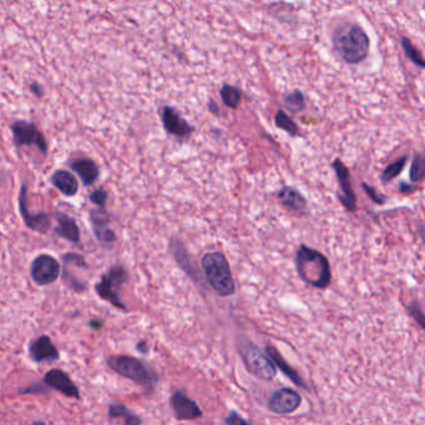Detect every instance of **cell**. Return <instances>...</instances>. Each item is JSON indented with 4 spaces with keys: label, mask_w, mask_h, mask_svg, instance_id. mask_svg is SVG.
<instances>
[{
    "label": "cell",
    "mask_w": 425,
    "mask_h": 425,
    "mask_svg": "<svg viewBox=\"0 0 425 425\" xmlns=\"http://www.w3.org/2000/svg\"><path fill=\"white\" fill-rule=\"evenodd\" d=\"M369 38L359 25L342 24L333 34V46L338 57L348 64H359L368 57Z\"/></svg>",
    "instance_id": "cell-1"
},
{
    "label": "cell",
    "mask_w": 425,
    "mask_h": 425,
    "mask_svg": "<svg viewBox=\"0 0 425 425\" xmlns=\"http://www.w3.org/2000/svg\"><path fill=\"white\" fill-rule=\"evenodd\" d=\"M14 141L18 146L23 145H35L43 153L48 151L46 139L33 124H29L27 121H17L12 125Z\"/></svg>",
    "instance_id": "cell-9"
},
{
    "label": "cell",
    "mask_w": 425,
    "mask_h": 425,
    "mask_svg": "<svg viewBox=\"0 0 425 425\" xmlns=\"http://www.w3.org/2000/svg\"><path fill=\"white\" fill-rule=\"evenodd\" d=\"M53 186L65 195V196H75L79 190V182L71 172L65 170H57L51 175Z\"/></svg>",
    "instance_id": "cell-18"
},
{
    "label": "cell",
    "mask_w": 425,
    "mask_h": 425,
    "mask_svg": "<svg viewBox=\"0 0 425 425\" xmlns=\"http://www.w3.org/2000/svg\"><path fill=\"white\" fill-rule=\"evenodd\" d=\"M137 351H141V353H148V346H146V342H140L137 344Z\"/></svg>",
    "instance_id": "cell-33"
},
{
    "label": "cell",
    "mask_w": 425,
    "mask_h": 425,
    "mask_svg": "<svg viewBox=\"0 0 425 425\" xmlns=\"http://www.w3.org/2000/svg\"><path fill=\"white\" fill-rule=\"evenodd\" d=\"M57 226L54 228V232L69 242L79 244L80 230L74 218L64 212H57Z\"/></svg>",
    "instance_id": "cell-17"
},
{
    "label": "cell",
    "mask_w": 425,
    "mask_h": 425,
    "mask_svg": "<svg viewBox=\"0 0 425 425\" xmlns=\"http://www.w3.org/2000/svg\"><path fill=\"white\" fill-rule=\"evenodd\" d=\"M295 268L300 279L316 288H327L330 284L332 271L327 257L306 244H300L297 251Z\"/></svg>",
    "instance_id": "cell-2"
},
{
    "label": "cell",
    "mask_w": 425,
    "mask_h": 425,
    "mask_svg": "<svg viewBox=\"0 0 425 425\" xmlns=\"http://www.w3.org/2000/svg\"><path fill=\"white\" fill-rule=\"evenodd\" d=\"M221 97L227 106L236 109L241 100V92L233 86L225 85L221 89Z\"/></svg>",
    "instance_id": "cell-27"
},
{
    "label": "cell",
    "mask_w": 425,
    "mask_h": 425,
    "mask_svg": "<svg viewBox=\"0 0 425 425\" xmlns=\"http://www.w3.org/2000/svg\"><path fill=\"white\" fill-rule=\"evenodd\" d=\"M108 193L104 188H97L89 195V200L99 207H105L106 201H108Z\"/></svg>",
    "instance_id": "cell-29"
},
{
    "label": "cell",
    "mask_w": 425,
    "mask_h": 425,
    "mask_svg": "<svg viewBox=\"0 0 425 425\" xmlns=\"http://www.w3.org/2000/svg\"><path fill=\"white\" fill-rule=\"evenodd\" d=\"M302 397L298 391L292 388H279L273 393L268 400V409L274 414L286 415L293 413L300 408Z\"/></svg>",
    "instance_id": "cell-8"
},
{
    "label": "cell",
    "mask_w": 425,
    "mask_h": 425,
    "mask_svg": "<svg viewBox=\"0 0 425 425\" xmlns=\"http://www.w3.org/2000/svg\"><path fill=\"white\" fill-rule=\"evenodd\" d=\"M44 383L46 386L51 389L63 393L64 396L69 398H75L79 399L80 391L78 386H75L74 382L69 377L65 372L60 369H51L46 375H44Z\"/></svg>",
    "instance_id": "cell-15"
},
{
    "label": "cell",
    "mask_w": 425,
    "mask_h": 425,
    "mask_svg": "<svg viewBox=\"0 0 425 425\" xmlns=\"http://www.w3.org/2000/svg\"><path fill=\"white\" fill-rule=\"evenodd\" d=\"M410 316L417 321V323L419 324L421 328L425 329V313L420 309L419 306L417 303H413L408 307Z\"/></svg>",
    "instance_id": "cell-31"
},
{
    "label": "cell",
    "mask_w": 425,
    "mask_h": 425,
    "mask_svg": "<svg viewBox=\"0 0 425 425\" xmlns=\"http://www.w3.org/2000/svg\"><path fill=\"white\" fill-rule=\"evenodd\" d=\"M284 105L292 113H300L305 109V97L300 91H293L284 99Z\"/></svg>",
    "instance_id": "cell-28"
},
{
    "label": "cell",
    "mask_w": 425,
    "mask_h": 425,
    "mask_svg": "<svg viewBox=\"0 0 425 425\" xmlns=\"http://www.w3.org/2000/svg\"><path fill=\"white\" fill-rule=\"evenodd\" d=\"M400 193H408L410 190H413V186H408V185H405V183H400Z\"/></svg>",
    "instance_id": "cell-34"
},
{
    "label": "cell",
    "mask_w": 425,
    "mask_h": 425,
    "mask_svg": "<svg viewBox=\"0 0 425 425\" xmlns=\"http://www.w3.org/2000/svg\"><path fill=\"white\" fill-rule=\"evenodd\" d=\"M425 179V156L417 153L414 156L412 167H410V180L414 183L423 181Z\"/></svg>",
    "instance_id": "cell-24"
},
{
    "label": "cell",
    "mask_w": 425,
    "mask_h": 425,
    "mask_svg": "<svg viewBox=\"0 0 425 425\" xmlns=\"http://www.w3.org/2000/svg\"><path fill=\"white\" fill-rule=\"evenodd\" d=\"M266 353L270 357L272 358L274 364L277 365L278 368L284 372V375H287L289 379L295 383V386H300V388H305V389H308V386H306L305 380L300 378V375L295 372V369L292 368V367H289L288 363L284 361L282 356H281V353H279L274 347L267 346Z\"/></svg>",
    "instance_id": "cell-21"
},
{
    "label": "cell",
    "mask_w": 425,
    "mask_h": 425,
    "mask_svg": "<svg viewBox=\"0 0 425 425\" xmlns=\"http://www.w3.org/2000/svg\"><path fill=\"white\" fill-rule=\"evenodd\" d=\"M201 267L211 288L221 297H230L236 291L230 263L222 252H211L201 258Z\"/></svg>",
    "instance_id": "cell-3"
},
{
    "label": "cell",
    "mask_w": 425,
    "mask_h": 425,
    "mask_svg": "<svg viewBox=\"0 0 425 425\" xmlns=\"http://www.w3.org/2000/svg\"><path fill=\"white\" fill-rule=\"evenodd\" d=\"M226 424H246L247 420L244 419L241 415H238L236 412H231V414L225 419Z\"/></svg>",
    "instance_id": "cell-32"
},
{
    "label": "cell",
    "mask_w": 425,
    "mask_h": 425,
    "mask_svg": "<svg viewBox=\"0 0 425 425\" xmlns=\"http://www.w3.org/2000/svg\"><path fill=\"white\" fill-rule=\"evenodd\" d=\"M278 200L282 202L284 206L288 207L289 210L295 211V212H300V214L306 211L307 200L295 188L284 186L278 193Z\"/></svg>",
    "instance_id": "cell-20"
},
{
    "label": "cell",
    "mask_w": 425,
    "mask_h": 425,
    "mask_svg": "<svg viewBox=\"0 0 425 425\" xmlns=\"http://www.w3.org/2000/svg\"><path fill=\"white\" fill-rule=\"evenodd\" d=\"M127 279H129V274L125 268L120 265H115L95 284L97 295L102 300H108L116 308L125 311V305L120 300L118 289L125 284Z\"/></svg>",
    "instance_id": "cell-6"
},
{
    "label": "cell",
    "mask_w": 425,
    "mask_h": 425,
    "mask_svg": "<svg viewBox=\"0 0 425 425\" xmlns=\"http://www.w3.org/2000/svg\"><path fill=\"white\" fill-rule=\"evenodd\" d=\"M170 405L176 419L193 420L202 417V410L183 391H177L171 396Z\"/></svg>",
    "instance_id": "cell-12"
},
{
    "label": "cell",
    "mask_w": 425,
    "mask_h": 425,
    "mask_svg": "<svg viewBox=\"0 0 425 425\" xmlns=\"http://www.w3.org/2000/svg\"><path fill=\"white\" fill-rule=\"evenodd\" d=\"M239 353L247 370L263 380H272L276 377V364L272 358L251 342H244L239 347Z\"/></svg>",
    "instance_id": "cell-5"
},
{
    "label": "cell",
    "mask_w": 425,
    "mask_h": 425,
    "mask_svg": "<svg viewBox=\"0 0 425 425\" xmlns=\"http://www.w3.org/2000/svg\"><path fill=\"white\" fill-rule=\"evenodd\" d=\"M70 167L80 176L85 186H91L100 176L99 166L90 159L75 160L70 164Z\"/></svg>",
    "instance_id": "cell-19"
},
{
    "label": "cell",
    "mask_w": 425,
    "mask_h": 425,
    "mask_svg": "<svg viewBox=\"0 0 425 425\" xmlns=\"http://www.w3.org/2000/svg\"><path fill=\"white\" fill-rule=\"evenodd\" d=\"M162 123L166 131L177 137H188L193 132V127L182 119L175 109L165 108L162 113Z\"/></svg>",
    "instance_id": "cell-16"
},
{
    "label": "cell",
    "mask_w": 425,
    "mask_h": 425,
    "mask_svg": "<svg viewBox=\"0 0 425 425\" xmlns=\"http://www.w3.org/2000/svg\"><path fill=\"white\" fill-rule=\"evenodd\" d=\"M19 211L20 215L23 217L24 222L28 228L32 231L39 233H46L51 227L50 216L46 212H40V214H32L28 209V202H27V186L24 185L20 190L19 195Z\"/></svg>",
    "instance_id": "cell-11"
},
{
    "label": "cell",
    "mask_w": 425,
    "mask_h": 425,
    "mask_svg": "<svg viewBox=\"0 0 425 425\" xmlns=\"http://www.w3.org/2000/svg\"><path fill=\"white\" fill-rule=\"evenodd\" d=\"M407 161H408V158H407V156H403V158L397 160V161H394V162H391V165H388L386 167V170L383 171V174H382V181L389 182L391 181L393 179H396L397 176L400 175L402 171L404 170V166L407 164Z\"/></svg>",
    "instance_id": "cell-23"
},
{
    "label": "cell",
    "mask_w": 425,
    "mask_h": 425,
    "mask_svg": "<svg viewBox=\"0 0 425 425\" xmlns=\"http://www.w3.org/2000/svg\"><path fill=\"white\" fill-rule=\"evenodd\" d=\"M402 46L404 54L407 55L412 63L418 65L419 68H425V60L421 57L419 51L414 48L413 44L407 38H402Z\"/></svg>",
    "instance_id": "cell-25"
},
{
    "label": "cell",
    "mask_w": 425,
    "mask_h": 425,
    "mask_svg": "<svg viewBox=\"0 0 425 425\" xmlns=\"http://www.w3.org/2000/svg\"><path fill=\"white\" fill-rule=\"evenodd\" d=\"M332 167H333L338 182H340V193L338 195V199L347 210L356 212L357 211V197H356V193L353 191V188H351L349 170L347 169L346 165L338 159L333 161Z\"/></svg>",
    "instance_id": "cell-10"
},
{
    "label": "cell",
    "mask_w": 425,
    "mask_h": 425,
    "mask_svg": "<svg viewBox=\"0 0 425 425\" xmlns=\"http://www.w3.org/2000/svg\"><path fill=\"white\" fill-rule=\"evenodd\" d=\"M362 188L365 191V193L368 195L369 197L372 199V201H375V204H383L386 202V197L383 195H380L375 188L369 186L368 183L363 182Z\"/></svg>",
    "instance_id": "cell-30"
},
{
    "label": "cell",
    "mask_w": 425,
    "mask_h": 425,
    "mask_svg": "<svg viewBox=\"0 0 425 425\" xmlns=\"http://www.w3.org/2000/svg\"><path fill=\"white\" fill-rule=\"evenodd\" d=\"M424 8H425V1H424Z\"/></svg>",
    "instance_id": "cell-35"
},
{
    "label": "cell",
    "mask_w": 425,
    "mask_h": 425,
    "mask_svg": "<svg viewBox=\"0 0 425 425\" xmlns=\"http://www.w3.org/2000/svg\"><path fill=\"white\" fill-rule=\"evenodd\" d=\"M276 125L279 129H282V130L287 131L289 135H292V137H295L297 134H298V127L295 125V123L292 121V120L289 119L288 115L287 113H284L282 110H279L276 113Z\"/></svg>",
    "instance_id": "cell-26"
},
{
    "label": "cell",
    "mask_w": 425,
    "mask_h": 425,
    "mask_svg": "<svg viewBox=\"0 0 425 425\" xmlns=\"http://www.w3.org/2000/svg\"><path fill=\"white\" fill-rule=\"evenodd\" d=\"M90 221L92 223V231L95 233L97 241L100 244L111 246L116 242V235L109 227L110 216L104 207H99L97 210L91 211Z\"/></svg>",
    "instance_id": "cell-13"
},
{
    "label": "cell",
    "mask_w": 425,
    "mask_h": 425,
    "mask_svg": "<svg viewBox=\"0 0 425 425\" xmlns=\"http://www.w3.org/2000/svg\"><path fill=\"white\" fill-rule=\"evenodd\" d=\"M109 368L115 373L132 380L146 389H153L159 382V375L140 359L130 356H111L108 358Z\"/></svg>",
    "instance_id": "cell-4"
},
{
    "label": "cell",
    "mask_w": 425,
    "mask_h": 425,
    "mask_svg": "<svg viewBox=\"0 0 425 425\" xmlns=\"http://www.w3.org/2000/svg\"><path fill=\"white\" fill-rule=\"evenodd\" d=\"M29 357L35 363L55 362L60 354L48 335H40L29 344Z\"/></svg>",
    "instance_id": "cell-14"
},
{
    "label": "cell",
    "mask_w": 425,
    "mask_h": 425,
    "mask_svg": "<svg viewBox=\"0 0 425 425\" xmlns=\"http://www.w3.org/2000/svg\"><path fill=\"white\" fill-rule=\"evenodd\" d=\"M60 263L53 256L39 255L32 263L30 273L32 278L38 286H48L54 284L60 276Z\"/></svg>",
    "instance_id": "cell-7"
},
{
    "label": "cell",
    "mask_w": 425,
    "mask_h": 425,
    "mask_svg": "<svg viewBox=\"0 0 425 425\" xmlns=\"http://www.w3.org/2000/svg\"><path fill=\"white\" fill-rule=\"evenodd\" d=\"M110 419H123L127 425L141 424L142 420L124 404H111L108 410Z\"/></svg>",
    "instance_id": "cell-22"
}]
</instances>
